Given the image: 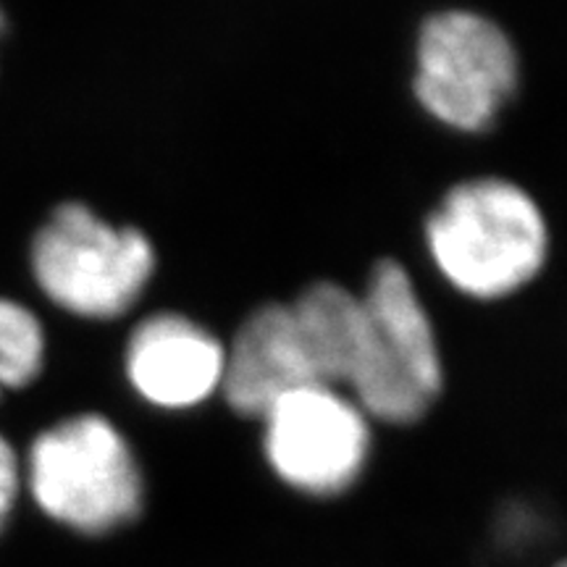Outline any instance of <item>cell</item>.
Segmentation results:
<instances>
[{
	"instance_id": "6da1fadb",
	"label": "cell",
	"mask_w": 567,
	"mask_h": 567,
	"mask_svg": "<svg viewBox=\"0 0 567 567\" xmlns=\"http://www.w3.org/2000/svg\"><path fill=\"white\" fill-rule=\"evenodd\" d=\"M21 467L32 505L71 536L109 538L145 515V471L130 439L105 415L53 423L34 436Z\"/></svg>"
},
{
	"instance_id": "7a4b0ae2",
	"label": "cell",
	"mask_w": 567,
	"mask_h": 567,
	"mask_svg": "<svg viewBox=\"0 0 567 567\" xmlns=\"http://www.w3.org/2000/svg\"><path fill=\"white\" fill-rule=\"evenodd\" d=\"M425 247L436 271L460 295L502 300L542 274L549 226L520 184L476 176L442 197L425 221Z\"/></svg>"
},
{
	"instance_id": "3957f363",
	"label": "cell",
	"mask_w": 567,
	"mask_h": 567,
	"mask_svg": "<svg viewBox=\"0 0 567 567\" xmlns=\"http://www.w3.org/2000/svg\"><path fill=\"white\" fill-rule=\"evenodd\" d=\"M155 247L137 226H116L84 203H63L34 234L32 276L55 308L111 321L134 308L155 274Z\"/></svg>"
},
{
	"instance_id": "277c9868",
	"label": "cell",
	"mask_w": 567,
	"mask_h": 567,
	"mask_svg": "<svg viewBox=\"0 0 567 567\" xmlns=\"http://www.w3.org/2000/svg\"><path fill=\"white\" fill-rule=\"evenodd\" d=\"M363 308L368 352L350 394L368 421L410 425L442 394L444 365L429 310L413 276L396 260H381L368 276Z\"/></svg>"
},
{
	"instance_id": "5b68a950",
	"label": "cell",
	"mask_w": 567,
	"mask_h": 567,
	"mask_svg": "<svg viewBox=\"0 0 567 567\" xmlns=\"http://www.w3.org/2000/svg\"><path fill=\"white\" fill-rule=\"evenodd\" d=\"M520 82V61L505 30L471 11H444L423 24L413 92L450 130L476 134L496 122Z\"/></svg>"
},
{
	"instance_id": "8992f818",
	"label": "cell",
	"mask_w": 567,
	"mask_h": 567,
	"mask_svg": "<svg viewBox=\"0 0 567 567\" xmlns=\"http://www.w3.org/2000/svg\"><path fill=\"white\" fill-rule=\"evenodd\" d=\"M264 457L281 486L305 499H339L371 460V421L337 386L308 384L284 394L260 417Z\"/></svg>"
},
{
	"instance_id": "52a82bcc",
	"label": "cell",
	"mask_w": 567,
	"mask_h": 567,
	"mask_svg": "<svg viewBox=\"0 0 567 567\" xmlns=\"http://www.w3.org/2000/svg\"><path fill=\"white\" fill-rule=\"evenodd\" d=\"M226 347L189 316L153 313L126 342V379L137 396L158 410H193L221 392Z\"/></svg>"
},
{
	"instance_id": "ba28073f",
	"label": "cell",
	"mask_w": 567,
	"mask_h": 567,
	"mask_svg": "<svg viewBox=\"0 0 567 567\" xmlns=\"http://www.w3.org/2000/svg\"><path fill=\"white\" fill-rule=\"evenodd\" d=\"M318 384L289 302H266L245 318L226 347L221 394L234 413L264 417L295 389Z\"/></svg>"
},
{
	"instance_id": "9c48e42d",
	"label": "cell",
	"mask_w": 567,
	"mask_h": 567,
	"mask_svg": "<svg viewBox=\"0 0 567 567\" xmlns=\"http://www.w3.org/2000/svg\"><path fill=\"white\" fill-rule=\"evenodd\" d=\"M289 308L318 384L350 392L368 352L363 297L337 281H316Z\"/></svg>"
},
{
	"instance_id": "30bf717a",
	"label": "cell",
	"mask_w": 567,
	"mask_h": 567,
	"mask_svg": "<svg viewBox=\"0 0 567 567\" xmlns=\"http://www.w3.org/2000/svg\"><path fill=\"white\" fill-rule=\"evenodd\" d=\"M45 329L27 305L0 297V396L30 386L45 368Z\"/></svg>"
},
{
	"instance_id": "8fae6325",
	"label": "cell",
	"mask_w": 567,
	"mask_h": 567,
	"mask_svg": "<svg viewBox=\"0 0 567 567\" xmlns=\"http://www.w3.org/2000/svg\"><path fill=\"white\" fill-rule=\"evenodd\" d=\"M21 492H24V467H21L19 452L0 434V534L9 528L13 513H17Z\"/></svg>"
},
{
	"instance_id": "7c38bea8",
	"label": "cell",
	"mask_w": 567,
	"mask_h": 567,
	"mask_svg": "<svg viewBox=\"0 0 567 567\" xmlns=\"http://www.w3.org/2000/svg\"><path fill=\"white\" fill-rule=\"evenodd\" d=\"M551 567H567V555H565V557H559V559H557V563H555V565H551Z\"/></svg>"
},
{
	"instance_id": "4fadbf2b",
	"label": "cell",
	"mask_w": 567,
	"mask_h": 567,
	"mask_svg": "<svg viewBox=\"0 0 567 567\" xmlns=\"http://www.w3.org/2000/svg\"><path fill=\"white\" fill-rule=\"evenodd\" d=\"M0 30H3V13H0Z\"/></svg>"
}]
</instances>
